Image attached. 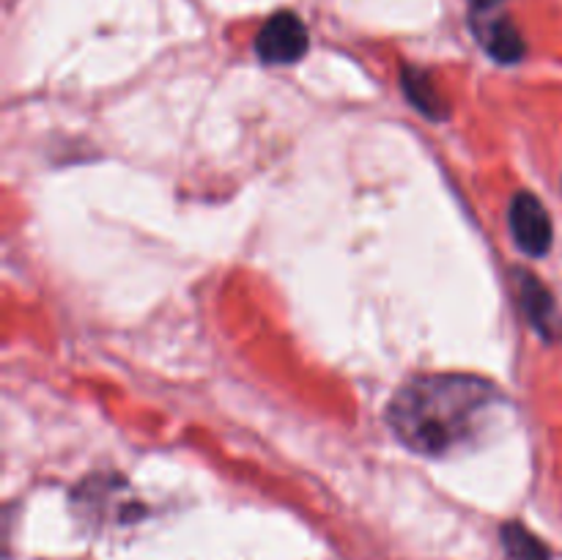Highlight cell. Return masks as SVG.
<instances>
[{
	"label": "cell",
	"instance_id": "7a4b0ae2",
	"mask_svg": "<svg viewBox=\"0 0 562 560\" xmlns=\"http://www.w3.org/2000/svg\"><path fill=\"white\" fill-rule=\"evenodd\" d=\"M508 225L521 253L532 258L547 256L552 247V217L532 192H516L508 206Z\"/></svg>",
	"mask_w": 562,
	"mask_h": 560
},
{
	"label": "cell",
	"instance_id": "277c9868",
	"mask_svg": "<svg viewBox=\"0 0 562 560\" xmlns=\"http://www.w3.org/2000/svg\"><path fill=\"white\" fill-rule=\"evenodd\" d=\"M519 291H521V307H525V313L530 316L532 327H536L543 338H554L560 327V318L547 285L538 283L536 275L519 272Z\"/></svg>",
	"mask_w": 562,
	"mask_h": 560
},
{
	"label": "cell",
	"instance_id": "6da1fadb",
	"mask_svg": "<svg viewBox=\"0 0 562 560\" xmlns=\"http://www.w3.org/2000/svg\"><path fill=\"white\" fill-rule=\"evenodd\" d=\"M497 399V388L481 377L426 373L395 393L387 421L406 448L426 456H445L477 434Z\"/></svg>",
	"mask_w": 562,
	"mask_h": 560
},
{
	"label": "cell",
	"instance_id": "52a82bcc",
	"mask_svg": "<svg viewBox=\"0 0 562 560\" xmlns=\"http://www.w3.org/2000/svg\"><path fill=\"white\" fill-rule=\"evenodd\" d=\"M404 91L412 99V104L423 110L428 119H445L448 115L445 99L439 97L437 88L431 86V80L420 69H404Z\"/></svg>",
	"mask_w": 562,
	"mask_h": 560
},
{
	"label": "cell",
	"instance_id": "8992f818",
	"mask_svg": "<svg viewBox=\"0 0 562 560\" xmlns=\"http://www.w3.org/2000/svg\"><path fill=\"white\" fill-rule=\"evenodd\" d=\"M499 541H503L505 560H552L547 544L536 536V533L527 530L519 522H508L499 530Z\"/></svg>",
	"mask_w": 562,
	"mask_h": 560
},
{
	"label": "cell",
	"instance_id": "3957f363",
	"mask_svg": "<svg viewBox=\"0 0 562 560\" xmlns=\"http://www.w3.org/2000/svg\"><path fill=\"white\" fill-rule=\"evenodd\" d=\"M307 27L294 11H278L256 36V53L263 64H294L307 53Z\"/></svg>",
	"mask_w": 562,
	"mask_h": 560
},
{
	"label": "cell",
	"instance_id": "ba28073f",
	"mask_svg": "<svg viewBox=\"0 0 562 560\" xmlns=\"http://www.w3.org/2000/svg\"><path fill=\"white\" fill-rule=\"evenodd\" d=\"M470 3L475 5L477 11H488V9H494V5L503 3V0H470Z\"/></svg>",
	"mask_w": 562,
	"mask_h": 560
},
{
	"label": "cell",
	"instance_id": "5b68a950",
	"mask_svg": "<svg viewBox=\"0 0 562 560\" xmlns=\"http://www.w3.org/2000/svg\"><path fill=\"white\" fill-rule=\"evenodd\" d=\"M477 36L481 44L486 47V53L492 55L499 64H516L525 55V38L516 31L514 22L508 16H497V20H483V25H477Z\"/></svg>",
	"mask_w": 562,
	"mask_h": 560
}]
</instances>
